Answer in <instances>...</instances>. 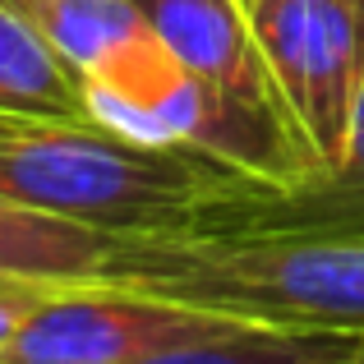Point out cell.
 Wrapping results in <instances>:
<instances>
[{"mask_svg":"<svg viewBox=\"0 0 364 364\" xmlns=\"http://www.w3.org/2000/svg\"><path fill=\"white\" fill-rule=\"evenodd\" d=\"M55 291H70V286H55V282H0V350H5L9 337L28 323V314H33L37 304H46Z\"/></svg>","mask_w":364,"mask_h":364,"instance_id":"obj_10","label":"cell"},{"mask_svg":"<svg viewBox=\"0 0 364 364\" xmlns=\"http://www.w3.org/2000/svg\"><path fill=\"white\" fill-rule=\"evenodd\" d=\"M97 282L254 328L364 332V217L314 180L249 185L189 226L116 235Z\"/></svg>","mask_w":364,"mask_h":364,"instance_id":"obj_1","label":"cell"},{"mask_svg":"<svg viewBox=\"0 0 364 364\" xmlns=\"http://www.w3.org/2000/svg\"><path fill=\"white\" fill-rule=\"evenodd\" d=\"M258 180L217 157L124 134L102 120H37L0 143V194L116 235L171 231L231 203Z\"/></svg>","mask_w":364,"mask_h":364,"instance_id":"obj_2","label":"cell"},{"mask_svg":"<svg viewBox=\"0 0 364 364\" xmlns=\"http://www.w3.org/2000/svg\"><path fill=\"white\" fill-rule=\"evenodd\" d=\"M282 111L318 176L346 157L364 74V0H249Z\"/></svg>","mask_w":364,"mask_h":364,"instance_id":"obj_3","label":"cell"},{"mask_svg":"<svg viewBox=\"0 0 364 364\" xmlns=\"http://www.w3.org/2000/svg\"><path fill=\"white\" fill-rule=\"evenodd\" d=\"M134 9L185 70L282 111L245 0H134Z\"/></svg>","mask_w":364,"mask_h":364,"instance_id":"obj_5","label":"cell"},{"mask_svg":"<svg viewBox=\"0 0 364 364\" xmlns=\"http://www.w3.org/2000/svg\"><path fill=\"white\" fill-rule=\"evenodd\" d=\"M0 111L28 120H97L83 74L0 0Z\"/></svg>","mask_w":364,"mask_h":364,"instance_id":"obj_7","label":"cell"},{"mask_svg":"<svg viewBox=\"0 0 364 364\" xmlns=\"http://www.w3.org/2000/svg\"><path fill=\"white\" fill-rule=\"evenodd\" d=\"M37 120H28V116H9V111H0V143H9V139H18L23 129H33Z\"/></svg>","mask_w":364,"mask_h":364,"instance_id":"obj_11","label":"cell"},{"mask_svg":"<svg viewBox=\"0 0 364 364\" xmlns=\"http://www.w3.org/2000/svg\"><path fill=\"white\" fill-rule=\"evenodd\" d=\"M116 231L28 208L0 194V282L88 286L102 277Z\"/></svg>","mask_w":364,"mask_h":364,"instance_id":"obj_6","label":"cell"},{"mask_svg":"<svg viewBox=\"0 0 364 364\" xmlns=\"http://www.w3.org/2000/svg\"><path fill=\"white\" fill-rule=\"evenodd\" d=\"M134 364H364V332L245 328L231 337L176 346Z\"/></svg>","mask_w":364,"mask_h":364,"instance_id":"obj_8","label":"cell"},{"mask_svg":"<svg viewBox=\"0 0 364 364\" xmlns=\"http://www.w3.org/2000/svg\"><path fill=\"white\" fill-rule=\"evenodd\" d=\"M245 328L254 323L88 282L55 291L46 304H37L0 350V364H134Z\"/></svg>","mask_w":364,"mask_h":364,"instance_id":"obj_4","label":"cell"},{"mask_svg":"<svg viewBox=\"0 0 364 364\" xmlns=\"http://www.w3.org/2000/svg\"><path fill=\"white\" fill-rule=\"evenodd\" d=\"M245 5H249V0H245Z\"/></svg>","mask_w":364,"mask_h":364,"instance_id":"obj_12","label":"cell"},{"mask_svg":"<svg viewBox=\"0 0 364 364\" xmlns=\"http://www.w3.org/2000/svg\"><path fill=\"white\" fill-rule=\"evenodd\" d=\"M9 5L79 74L102 65L124 37L148 28L143 14L134 9V0H9Z\"/></svg>","mask_w":364,"mask_h":364,"instance_id":"obj_9","label":"cell"}]
</instances>
